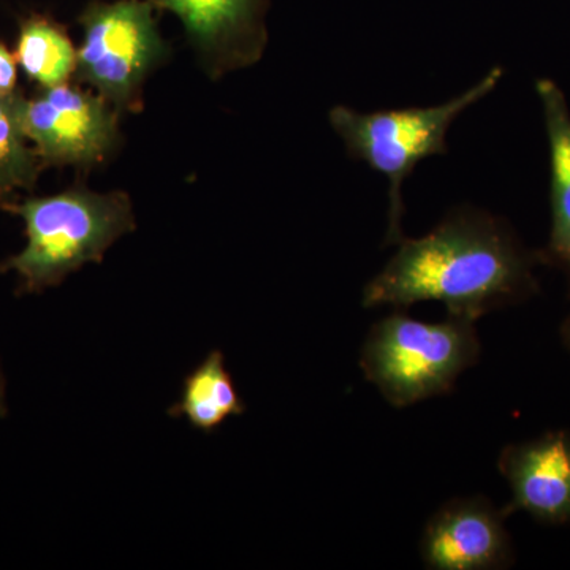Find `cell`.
I'll return each mask as SVG.
<instances>
[{
  "label": "cell",
  "instance_id": "cell-5",
  "mask_svg": "<svg viewBox=\"0 0 570 570\" xmlns=\"http://www.w3.org/2000/svg\"><path fill=\"white\" fill-rule=\"evenodd\" d=\"M149 0H94L78 22V80L91 85L116 110H141V91L154 67L167 56Z\"/></svg>",
  "mask_w": 570,
  "mask_h": 570
},
{
  "label": "cell",
  "instance_id": "cell-14",
  "mask_svg": "<svg viewBox=\"0 0 570 570\" xmlns=\"http://www.w3.org/2000/svg\"><path fill=\"white\" fill-rule=\"evenodd\" d=\"M17 56L0 41V99H11L17 94Z\"/></svg>",
  "mask_w": 570,
  "mask_h": 570
},
{
  "label": "cell",
  "instance_id": "cell-2",
  "mask_svg": "<svg viewBox=\"0 0 570 570\" xmlns=\"http://www.w3.org/2000/svg\"><path fill=\"white\" fill-rule=\"evenodd\" d=\"M24 220L26 246L0 264V275L14 272L20 294H41L70 273L100 264L121 236L135 230L132 202L126 193L75 189L7 205Z\"/></svg>",
  "mask_w": 570,
  "mask_h": 570
},
{
  "label": "cell",
  "instance_id": "cell-4",
  "mask_svg": "<svg viewBox=\"0 0 570 570\" xmlns=\"http://www.w3.org/2000/svg\"><path fill=\"white\" fill-rule=\"evenodd\" d=\"M480 352L474 321L449 316L430 324L397 309L371 326L360 367L389 404L407 407L453 392Z\"/></svg>",
  "mask_w": 570,
  "mask_h": 570
},
{
  "label": "cell",
  "instance_id": "cell-9",
  "mask_svg": "<svg viewBox=\"0 0 570 570\" xmlns=\"http://www.w3.org/2000/svg\"><path fill=\"white\" fill-rule=\"evenodd\" d=\"M498 469L510 487L505 517L524 512L542 524L570 523V433L549 431L502 449Z\"/></svg>",
  "mask_w": 570,
  "mask_h": 570
},
{
  "label": "cell",
  "instance_id": "cell-12",
  "mask_svg": "<svg viewBox=\"0 0 570 570\" xmlns=\"http://www.w3.org/2000/svg\"><path fill=\"white\" fill-rule=\"evenodd\" d=\"M14 56L40 88L62 85L77 70V48L69 33L47 14L33 13L21 20Z\"/></svg>",
  "mask_w": 570,
  "mask_h": 570
},
{
  "label": "cell",
  "instance_id": "cell-11",
  "mask_svg": "<svg viewBox=\"0 0 570 570\" xmlns=\"http://www.w3.org/2000/svg\"><path fill=\"white\" fill-rule=\"evenodd\" d=\"M245 412V401L225 367L220 351L209 352L204 362L184 379L181 397L168 409L170 417L187 419L195 430L208 434L223 426L225 420L239 417Z\"/></svg>",
  "mask_w": 570,
  "mask_h": 570
},
{
  "label": "cell",
  "instance_id": "cell-1",
  "mask_svg": "<svg viewBox=\"0 0 570 570\" xmlns=\"http://www.w3.org/2000/svg\"><path fill=\"white\" fill-rule=\"evenodd\" d=\"M395 255L363 288V307L403 309L439 302L449 316L478 322L520 305L539 291L532 254L501 217L474 206L449 212L422 238H403Z\"/></svg>",
  "mask_w": 570,
  "mask_h": 570
},
{
  "label": "cell",
  "instance_id": "cell-3",
  "mask_svg": "<svg viewBox=\"0 0 570 570\" xmlns=\"http://www.w3.org/2000/svg\"><path fill=\"white\" fill-rule=\"evenodd\" d=\"M504 70L493 67L468 91L433 107H407L373 112L356 111L346 105L332 108L328 121L344 142L348 156L365 163L389 181V228L385 246L404 238L403 184L422 160L449 153L452 124L472 105L485 99L501 81Z\"/></svg>",
  "mask_w": 570,
  "mask_h": 570
},
{
  "label": "cell",
  "instance_id": "cell-16",
  "mask_svg": "<svg viewBox=\"0 0 570 570\" xmlns=\"http://www.w3.org/2000/svg\"><path fill=\"white\" fill-rule=\"evenodd\" d=\"M560 336L562 344H564V347L570 352V314L561 324Z\"/></svg>",
  "mask_w": 570,
  "mask_h": 570
},
{
  "label": "cell",
  "instance_id": "cell-6",
  "mask_svg": "<svg viewBox=\"0 0 570 570\" xmlns=\"http://www.w3.org/2000/svg\"><path fill=\"white\" fill-rule=\"evenodd\" d=\"M22 134L43 163L89 168L104 163L119 140V111L100 94L78 86L40 88L33 97H13Z\"/></svg>",
  "mask_w": 570,
  "mask_h": 570
},
{
  "label": "cell",
  "instance_id": "cell-13",
  "mask_svg": "<svg viewBox=\"0 0 570 570\" xmlns=\"http://www.w3.org/2000/svg\"><path fill=\"white\" fill-rule=\"evenodd\" d=\"M13 97L0 99V208L13 204L20 190L32 189L45 168L18 124Z\"/></svg>",
  "mask_w": 570,
  "mask_h": 570
},
{
  "label": "cell",
  "instance_id": "cell-7",
  "mask_svg": "<svg viewBox=\"0 0 570 570\" xmlns=\"http://www.w3.org/2000/svg\"><path fill=\"white\" fill-rule=\"evenodd\" d=\"M502 509L483 497L450 499L430 517L420 538L431 570H498L515 562Z\"/></svg>",
  "mask_w": 570,
  "mask_h": 570
},
{
  "label": "cell",
  "instance_id": "cell-15",
  "mask_svg": "<svg viewBox=\"0 0 570 570\" xmlns=\"http://www.w3.org/2000/svg\"><path fill=\"white\" fill-rule=\"evenodd\" d=\"M6 379H3L2 367H0V419L6 417Z\"/></svg>",
  "mask_w": 570,
  "mask_h": 570
},
{
  "label": "cell",
  "instance_id": "cell-8",
  "mask_svg": "<svg viewBox=\"0 0 570 570\" xmlns=\"http://www.w3.org/2000/svg\"><path fill=\"white\" fill-rule=\"evenodd\" d=\"M174 11L213 78L261 61L269 0H149Z\"/></svg>",
  "mask_w": 570,
  "mask_h": 570
},
{
  "label": "cell",
  "instance_id": "cell-10",
  "mask_svg": "<svg viewBox=\"0 0 570 570\" xmlns=\"http://www.w3.org/2000/svg\"><path fill=\"white\" fill-rule=\"evenodd\" d=\"M535 91L549 137L551 174V232L540 262L557 266L570 281V111L564 92L550 78L535 82Z\"/></svg>",
  "mask_w": 570,
  "mask_h": 570
}]
</instances>
